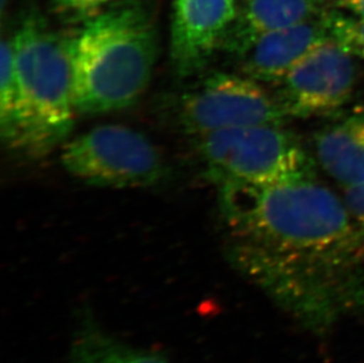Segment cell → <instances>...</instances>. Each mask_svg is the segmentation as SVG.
Segmentation results:
<instances>
[{"label":"cell","instance_id":"9","mask_svg":"<svg viewBox=\"0 0 364 363\" xmlns=\"http://www.w3.org/2000/svg\"><path fill=\"white\" fill-rule=\"evenodd\" d=\"M323 14L256 38L237 55L241 73L264 85L279 84L309 52L330 39Z\"/></svg>","mask_w":364,"mask_h":363},{"label":"cell","instance_id":"1","mask_svg":"<svg viewBox=\"0 0 364 363\" xmlns=\"http://www.w3.org/2000/svg\"><path fill=\"white\" fill-rule=\"evenodd\" d=\"M228 257L303 328L324 334L364 312V229L316 179L218 188Z\"/></svg>","mask_w":364,"mask_h":363},{"label":"cell","instance_id":"2","mask_svg":"<svg viewBox=\"0 0 364 363\" xmlns=\"http://www.w3.org/2000/svg\"><path fill=\"white\" fill-rule=\"evenodd\" d=\"M73 105L100 115L137 103L155 69L159 43L151 16L127 1L87 18L68 37Z\"/></svg>","mask_w":364,"mask_h":363},{"label":"cell","instance_id":"7","mask_svg":"<svg viewBox=\"0 0 364 363\" xmlns=\"http://www.w3.org/2000/svg\"><path fill=\"white\" fill-rule=\"evenodd\" d=\"M356 82L354 56L328 39L292 68L275 93L289 120H303L340 111L350 100Z\"/></svg>","mask_w":364,"mask_h":363},{"label":"cell","instance_id":"10","mask_svg":"<svg viewBox=\"0 0 364 363\" xmlns=\"http://www.w3.org/2000/svg\"><path fill=\"white\" fill-rule=\"evenodd\" d=\"M315 159L341 188L364 181V109L322 127L314 140Z\"/></svg>","mask_w":364,"mask_h":363},{"label":"cell","instance_id":"11","mask_svg":"<svg viewBox=\"0 0 364 363\" xmlns=\"http://www.w3.org/2000/svg\"><path fill=\"white\" fill-rule=\"evenodd\" d=\"M326 0H244L224 48L241 53L256 38L323 14Z\"/></svg>","mask_w":364,"mask_h":363},{"label":"cell","instance_id":"3","mask_svg":"<svg viewBox=\"0 0 364 363\" xmlns=\"http://www.w3.org/2000/svg\"><path fill=\"white\" fill-rule=\"evenodd\" d=\"M23 107L21 151L45 156L71 132L76 109L68 37L48 28L39 14H28L11 37Z\"/></svg>","mask_w":364,"mask_h":363},{"label":"cell","instance_id":"8","mask_svg":"<svg viewBox=\"0 0 364 363\" xmlns=\"http://www.w3.org/2000/svg\"><path fill=\"white\" fill-rule=\"evenodd\" d=\"M236 0H176L170 57L181 78L202 73L223 48L237 17Z\"/></svg>","mask_w":364,"mask_h":363},{"label":"cell","instance_id":"6","mask_svg":"<svg viewBox=\"0 0 364 363\" xmlns=\"http://www.w3.org/2000/svg\"><path fill=\"white\" fill-rule=\"evenodd\" d=\"M178 120L197 138L234 127L285 125L289 118L264 84L243 73H213L183 95Z\"/></svg>","mask_w":364,"mask_h":363},{"label":"cell","instance_id":"4","mask_svg":"<svg viewBox=\"0 0 364 363\" xmlns=\"http://www.w3.org/2000/svg\"><path fill=\"white\" fill-rule=\"evenodd\" d=\"M193 141L208 179L218 188L316 179L315 158L284 125L234 127Z\"/></svg>","mask_w":364,"mask_h":363},{"label":"cell","instance_id":"12","mask_svg":"<svg viewBox=\"0 0 364 363\" xmlns=\"http://www.w3.org/2000/svg\"><path fill=\"white\" fill-rule=\"evenodd\" d=\"M64 363H170L151 350L131 346L104 330L96 321L82 317L73 332Z\"/></svg>","mask_w":364,"mask_h":363},{"label":"cell","instance_id":"17","mask_svg":"<svg viewBox=\"0 0 364 363\" xmlns=\"http://www.w3.org/2000/svg\"><path fill=\"white\" fill-rule=\"evenodd\" d=\"M337 5L350 11L353 16L364 19V0H337Z\"/></svg>","mask_w":364,"mask_h":363},{"label":"cell","instance_id":"16","mask_svg":"<svg viewBox=\"0 0 364 363\" xmlns=\"http://www.w3.org/2000/svg\"><path fill=\"white\" fill-rule=\"evenodd\" d=\"M342 199L350 216L364 229V181L344 189Z\"/></svg>","mask_w":364,"mask_h":363},{"label":"cell","instance_id":"14","mask_svg":"<svg viewBox=\"0 0 364 363\" xmlns=\"http://www.w3.org/2000/svg\"><path fill=\"white\" fill-rule=\"evenodd\" d=\"M323 19L330 39L336 41L355 58L364 59L363 18L340 11H326Z\"/></svg>","mask_w":364,"mask_h":363},{"label":"cell","instance_id":"15","mask_svg":"<svg viewBox=\"0 0 364 363\" xmlns=\"http://www.w3.org/2000/svg\"><path fill=\"white\" fill-rule=\"evenodd\" d=\"M109 0H52L55 12L70 18L92 17Z\"/></svg>","mask_w":364,"mask_h":363},{"label":"cell","instance_id":"5","mask_svg":"<svg viewBox=\"0 0 364 363\" xmlns=\"http://www.w3.org/2000/svg\"><path fill=\"white\" fill-rule=\"evenodd\" d=\"M60 163L73 179L97 188H149L168 172L150 140L116 124L93 127L73 138L63 147Z\"/></svg>","mask_w":364,"mask_h":363},{"label":"cell","instance_id":"13","mask_svg":"<svg viewBox=\"0 0 364 363\" xmlns=\"http://www.w3.org/2000/svg\"><path fill=\"white\" fill-rule=\"evenodd\" d=\"M0 73V134L11 150L21 151L23 140V107L14 66V45L10 39L1 43Z\"/></svg>","mask_w":364,"mask_h":363}]
</instances>
